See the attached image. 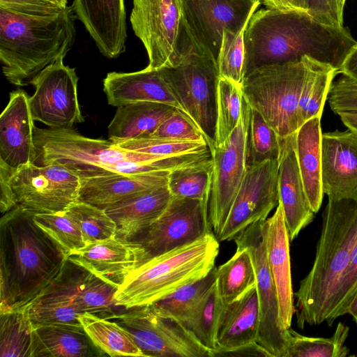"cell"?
I'll use <instances>...</instances> for the list:
<instances>
[{"label":"cell","mask_w":357,"mask_h":357,"mask_svg":"<svg viewBox=\"0 0 357 357\" xmlns=\"http://www.w3.org/2000/svg\"><path fill=\"white\" fill-rule=\"evenodd\" d=\"M57 282L75 302L81 313L108 317L118 307L114 295L118 286L67 259Z\"/></svg>","instance_id":"obj_26"},{"label":"cell","mask_w":357,"mask_h":357,"mask_svg":"<svg viewBox=\"0 0 357 357\" xmlns=\"http://www.w3.org/2000/svg\"><path fill=\"white\" fill-rule=\"evenodd\" d=\"M219 241L213 233L152 257L119 284L116 305L123 309L151 305L181 287L206 275L214 267Z\"/></svg>","instance_id":"obj_6"},{"label":"cell","mask_w":357,"mask_h":357,"mask_svg":"<svg viewBox=\"0 0 357 357\" xmlns=\"http://www.w3.org/2000/svg\"><path fill=\"white\" fill-rule=\"evenodd\" d=\"M79 320L92 342L104 355L144 356L130 333L114 320L89 312L81 314Z\"/></svg>","instance_id":"obj_32"},{"label":"cell","mask_w":357,"mask_h":357,"mask_svg":"<svg viewBox=\"0 0 357 357\" xmlns=\"http://www.w3.org/2000/svg\"><path fill=\"white\" fill-rule=\"evenodd\" d=\"M357 291V245L354 249L349 263L344 272L335 296L331 324L347 314V307Z\"/></svg>","instance_id":"obj_48"},{"label":"cell","mask_w":357,"mask_h":357,"mask_svg":"<svg viewBox=\"0 0 357 357\" xmlns=\"http://www.w3.org/2000/svg\"><path fill=\"white\" fill-rule=\"evenodd\" d=\"M173 197L168 186L132 197L105 209L116 225V236L134 241L164 212Z\"/></svg>","instance_id":"obj_27"},{"label":"cell","mask_w":357,"mask_h":357,"mask_svg":"<svg viewBox=\"0 0 357 357\" xmlns=\"http://www.w3.org/2000/svg\"><path fill=\"white\" fill-rule=\"evenodd\" d=\"M176 108L154 102H137L117 107L109 124V140L119 143L151 135Z\"/></svg>","instance_id":"obj_31"},{"label":"cell","mask_w":357,"mask_h":357,"mask_svg":"<svg viewBox=\"0 0 357 357\" xmlns=\"http://www.w3.org/2000/svg\"><path fill=\"white\" fill-rule=\"evenodd\" d=\"M130 21L146 50L148 68H173L202 52L189 29L182 0H132Z\"/></svg>","instance_id":"obj_8"},{"label":"cell","mask_w":357,"mask_h":357,"mask_svg":"<svg viewBox=\"0 0 357 357\" xmlns=\"http://www.w3.org/2000/svg\"><path fill=\"white\" fill-rule=\"evenodd\" d=\"M209 233L213 232L208 202L173 197L162 215L133 241L143 248L147 261Z\"/></svg>","instance_id":"obj_14"},{"label":"cell","mask_w":357,"mask_h":357,"mask_svg":"<svg viewBox=\"0 0 357 357\" xmlns=\"http://www.w3.org/2000/svg\"><path fill=\"white\" fill-rule=\"evenodd\" d=\"M72 6L59 14L36 16L0 7V60L7 80L18 86L31 84L59 59L75 39Z\"/></svg>","instance_id":"obj_4"},{"label":"cell","mask_w":357,"mask_h":357,"mask_svg":"<svg viewBox=\"0 0 357 357\" xmlns=\"http://www.w3.org/2000/svg\"><path fill=\"white\" fill-rule=\"evenodd\" d=\"M79 178L63 165L29 163L17 169L0 166V210L19 206L34 213L66 211L77 201Z\"/></svg>","instance_id":"obj_9"},{"label":"cell","mask_w":357,"mask_h":357,"mask_svg":"<svg viewBox=\"0 0 357 357\" xmlns=\"http://www.w3.org/2000/svg\"><path fill=\"white\" fill-rule=\"evenodd\" d=\"M337 74V68L331 64L310 57L298 103L301 126L312 118L321 119L331 85Z\"/></svg>","instance_id":"obj_34"},{"label":"cell","mask_w":357,"mask_h":357,"mask_svg":"<svg viewBox=\"0 0 357 357\" xmlns=\"http://www.w3.org/2000/svg\"><path fill=\"white\" fill-rule=\"evenodd\" d=\"M250 106L243 98L240 120L229 136L211 151L213 177L208 219L215 237L220 233L248 170Z\"/></svg>","instance_id":"obj_12"},{"label":"cell","mask_w":357,"mask_h":357,"mask_svg":"<svg viewBox=\"0 0 357 357\" xmlns=\"http://www.w3.org/2000/svg\"><path fill=\"white\" fill-rule=\"evenodd\" d=\"M215 282V267L204 277L181 287L151 305L158 313L181 324Z\"/></svg>","instance_id":"obj_40"},{"label":"cell","mask_w":357,"mask_h":357,"mask_svg":"<svg viewBox=\"0 0 357 357\" xmlns=\"http://www.w3.org/2000/svg\"><path fill=\"white\" fill-rule=\"evenodd\" d=\"M33 326L71 324L81 326L82 314L73 298L52 283L36 299L27 305Z\"/></svg>","instance_id":"obj_35"},{"label":"cell","mask_w":357,"mask_h":357,"mask_svg":"<svg viewBox=\"0 0 357 357\" xmlns=\"http://www.w3.org/2000/svg\"><path fill=\"white\" fill-rule=\"evenodd\" d=\"M278 158V190L290 241L314 218L300 173L296 153V133L280 138Z\"/></svg>","instance_id":"obj_22"},{"label":"cell","mask_w":357,"mask_h":357,"mask_svg":"<svg viewBox=\"0 0 357 357\" xmlns=\"http://www.w3.org/2000/svg\"><path fill=\"white\" fill-rule=\"evenodd\" d=\"M9 98L0 116V166L17 169L34 160L35 126L27 94L19 89Z\"/></svg>","instance_id":"obj_18"},{"label":"cell","mask_w":357,"mask_h":357,"mask_svg":"<svg viewBox=\"0 0 357 357\" xmlns=\"http://www.w3.org/2000/svg\"><path fill=\"white\" fill-rule=\"evenodd\" d=\"M347 314H350L357 324V291L347 307Z\"/></svg>","instance_id":"obj_55"},{"label":"cell","mask_w":357,"mask_h":357,"mask_svg":"<svg viewBox=\"0 0 357 357\" xmlns=\"http://www.w3.org/2000/svg\"><path fill=\"white\" fill-rule=\"evenodd\" d=\"M278 160H268L248 167L225 223L216 237L233 240L250 225L265 220L279 202Z\"/></svg>","instance_id":"obj_16"},{"label":"cell","mask_w":357,"mask_h":357,"mask_svg":"<svg viewBox=\"0 0 357 357\" xmlns=\"http://www.w3.org/2000/svg\"><path fill=\"white\" fill-rule=\"evenodd\" d=\"M357 245V190L341 198L328 197L313 265L301 281L296 298L297 324L331 326L335 296Z\"/></svg>","instance_id":"obj_3"},{"label":"cell","mask_w":357,"mask_h":357,"mask_svg":"<svg viewBox=\"0 0 357 357\" xmlns=\"http://www.w3.org/2000/svg\"><path fill=\"white\" fill-rule=\"evenodd\" d=\"M79 227L86 244L116 236L115 222L105 209L76 201L66 211Z\"/></svg>","instance_id":"obj_43"},{"label":"cell","mask_w":357,"mask_h":357,"mask_svg":"<svg viewBox=\"0 0 357 357\" xmlns=\"http://www.w3.org/2000/svg\"><path fill=\"white\" fill-rule=\"evenodd\" d=\"M17 206L0 220V313L25 307L61 273L63 249Z\"/></svg>","instance_id":"obj_2"},{"label":"cell","mask_w":357,"mask_h":357,"mask_svg":"<svg viewBox=\"0 0 357 357\" xmlns=\"http://www.w3.org/2000/svg\"><path fill=\"white\" fill-rule=\"evenodd\" d=\"M57 4H59L62 6H68V0H47Z\"/></svg>","instance_id":"obj_60"},{"label":"cell","mask_w":357,"mask_h":357,"mask_svg":"<svg viewBox=\"0 0 357 357\" xmlns=\"http://www.w3.org/2000/svg\"><path fill=\"white\" fill-rule=\"evenodd\" d=\"M0 356L31 357L33 326L27 305L0 313Z\"/></svg>","instance_id":"obj_37"},{"label":"cell","mask_w":357,"mask_h":357,"mask_svg":"<svg viewBox=\"0 0 357 357\" xmlns=\"http://www.w3.org/2000/svg\"><path fill=\"white\" fill-rule=\"evenodd\" d=\"M161 70L184 112L204 135L211 151L215 147L216 95L220 78L217 61L197 52L179 65Z\"/></svg>","instance_id":"obj_10"},{"label":"cell","mask_w":357,"mask_h":357,"mask_svg":"<svg viewBox=\"0 0 357 357\" xmlns=\"http://www.w3.org/2000/svg\"><path fill=\"white\" fill-rule=\"evenodd\" d=\"M306 11L324 24L344 26L343 17L339 13L335 0H307Z\"/></svg>","instance_id":"obj_51"},{"label":"cell","mask_w":357,"mask_h":357,"mask_svg":"<svg viewBox=\"0 0 357 357\" xmlns=\"http://www.w3.org/2000/svg\"><path fill=\"white\" fill-rule=\"evenodd\" d=\"M63 59H59L36 77L31 84L35 93L29 98L34 121L53 128H71L84 121L78 101V77L75 68L63 63Z\"/></svg>","instance_id":"obj_15"},{"label":"cell","mask_w":357,"mask_h":357,"mask_svg":"<svg viewBox=\"0 0 357 357\" xmlns=\"http://www.w3.org/2000/svg\"><path fill=\"white\" fill-rule=\"evenodd\" d=\"M267 8H277L273 0H258Z\"/></svg>","instance_id":"obj_59"},{"label":"cell","mask_w":357,"mask_h":357,"mask_svg":"<svg viewBox=\"0 0 357 357\" xmlns=\"http://www.w3.org/2000/svg\"><path fill=\"white\" fill-rule=\"evenodd\" d=\"M170 170L112 174L80 179L77 201L102 209L168 185Z\"/></svg>","instance_id":"obj_23"},{"label":"cell","mask_w":357,"mask_h":357,"mask_svg":"<svg viewBox=\"0 0 357 357\" xmlns=\"http://www.w3.org/2000/svg\"><path fill=\"white\" fill-rule=\"evenodd\" d=\"M337 73L357 82V44L346 56Z\"/></svg>","instance_id":"obj_53"},{"label":"cell","mask_w":357,"mask_h":357,"mask_svg":"<svg viewBox=\"0 0 357 357\" xmlns=\"http://www.w3.org/2000/svg\"><path fill=\"white\" fill-rule=\"evenodd\" d=\"M114 144L125 150L159 157H171L210 150L206 142H193L153 136L138 137Z\"/></svg>","instance_id":"obj_45"},{"label":"cell","mask_w":357,"mask_h":357,"mask_svg":"<svg viewBox=\"0 0 357 357\" xmlns=\"http://www.w3.org/2000/svg\"><path fill=\"white\" fill-rule=\"evenodd\" d=\"M289 242L282 206L278 202L273 215L265 220V243L267 262L277 291L280 319L288 329L291 328L296 312Z\"/></svg>","instance_id":"obj_24"},{"label":"cell","mask_w":357,"mask_h":357,"mask_svg":"<svg viewBox=\"0 0 357 357\" xmlns=\"http://www.w3.org/2000/svg\"><path fill=\"white\" fill-rule=\"evenodd\" d=\"M0 7L20 14L47 16L61 13L69 6L47 0H0Z\"/></svg>","instance_id":"obj_50"},{"label":"cell","mask_w":357,"mask_h":357,"mask_svg":"<svg viewBox=\"0 0 357 357\" xmlns=\"http://www.w3.org/2000/svg\"><path fill=\"white\" fill-rule=\"evenodd\" d=\"M289 3L292 9L307 10V0H289Z\"/></svg>","instance_id":"obj_56"},{"label":"cell","mask_w":357,"mask_h":357,"mask_svg":"<svg viewBox=\"0 0 357 357\" xmlns=\"http://www.w3.org/2000/svg\"><path fill=\"white\" fill-rule=\"evenodd\" d=\"M212 156L170 172L168 188L173 197L209 202L213 177Z\"/></svg>","instance_id":"obj_38"},{"label":"cell","mask_w":357,"mask_h":357,"mask_svg":"<svg viewBox=\"0 0 357 357\" xmlns=\"http://www.w3.org/2000/svg\"><path fill=\"white\" fill-rule=\"evenodd\" d=\"M182 3L198 50L216 61L223 31L241 29L261 4L258 0H182Z\"/></svg>","instance_id":"obj_17"},{"label":"cell","mask_w":357,"mask_h":357,"mask_svg":"<svg viewBox=\"0 0 357 357\" xmlns=\"http://www.w3.org/2000/svg\"><path fill=\"white\" fill-rule=\"evenodd\" d=\"M291 338L284 357H345L349 351L344 345L349 327L340 322L331 337L300 335L289 328Z\"/></svg>","instance_id":"obj_39"},{"label":"cell","mask_w":357,"mask_h":357,"mask_svg":"<svg viewBox=\"0 0 357 357\" xmlns=\"http://www.w3.org/2000/svg\"><path fill=\"white\" fill-rule=\"evenodd\" d=\"M242 86L220 77L216 95L215 146L222 144L236 127L242 112Z\"/></svg>","instance_id":"obj_41"},{"label":"cell","mask_w":357,"mask_h":357,"mask_svg":"<svg viewBox=\"0 0 357 357\" xmlns=\"http://www.w3.org/2000/svg\"><path fill=\"white\" fill-rule=\"evenodd\" d=\"M310 57L256 68L243 79L244 100L280 138L296 133L301 127L298 103Z\"/></svg>","instance_id":"obj_7"},{"label":"cell","mask_w":357,"mask_h":357,"mask_svg":"<svg viewBox=\"0 0 357 357\" xmlns=\"http://www.w3.org/2000/svg\"><path fill=\"white\" fill-rule=\"evenodd\" d=\"M103 90L108 104L119 107L137 102L168 104L185 113L161 69L107 73ZM188 115V114H187Z\"/></svg>","instance_id":"obj_25"},{"label":"cell","mask_w":357,"mask_h":357,"mask_svg":"<svg viewBox=\"0 0 357 357\" xmlns=\"http://www.w3.org/2000/svg\"><path fill=\"white\" fill-rule=\"evenodd\" d=\"M277 8L292 9L289 5V0H273Z\"/></svg>","instance_id":"obj_57"},{"label":"cell","mask_w":357,"mask_h":357,"mask_svg":"<svg viewBox=\"0 0 357 357\" xmlns=\"http://www.w3.org/2000/svg\"><path fill=\"white\" fill-rule=\"evenodd\" d=\"M33 219L68 255L86 245L79 227L66 211L35 213Z\"/></svg>","instance_id":"obj_46"},{"label":"cell","mask_w":357,"mask_h":357,"mask_svg":"<svg viewBox=\"0 0 357 357\" xmlns=\"http://www.w3.org/2000/svg\"><path fill=\"white\" fill-rule=\"evenodd\" d=\"M106 318L128 331L144 356L213 357L178 321L151 305L124 309Z\"/></svg>","instance_id":"obj_11"},{"label":"cell","mask_w":357,"mask_h":357,"mask_svg":"<svg viewBox=\"0 0 357 357\" xmlns=\"http://www.w3.org/2000/svg\"><path fill=\"white\" fill-rule=\"evenodd\" d=\"M335 2L340 16L343 17V13L346 0H335Z\"/></svg>","instance_id":"obj_58"},{"label":"cell","mask_w":357,"mask_h":357,"mask_svg":"<svg viewBox=\"0 0 357 357\" xmlns=\"http://www.w3.org/2000/svg\"><path fill=\"white\" fill-rule=\"evenodd\" d=\"M343 124L357 134V112H344L337 114Z\"/></svg>","instance_id":"obj_54"},{"label":"cell","mask_w":357,"mask_h":357,"mask_svg":"<svg viewBox=\"0 0 357 357\" xmlns=\"http://www.w3.org/2000/svg\"><path fill=\"white\" fill-rule=\"evenodd\" d=\"M259 323L257 292L254 286L236 301L224 303L217 329V349L257 342Z\"/></svg>","instance_id":"obj_28"},{"label":"cell","mask_w":357,"mask_h":357,"mask_svg":"<svg viewBox=\"0 0 357 357\" xmlns=\"http://www.w3.org/2000/svg\"><path fill=\"white\" fill-rule=\"evenodd\" d=\"M35 158L32 163L64 166L80 179L112 174H139L151 171L149 163L174 157H159L125 150L110 140L91 139L72 128H38L33 131Z\"/></svg>","instance_id":"obj_5"},{"label":"cell","mask_w":357,"mask_h":357,"mask_svg":"<svg viewBox=\"0 0 357 357\" xmlns=\"http://www.w3.org/2000/svg\"><path fill=\"white\" fill-rule=\"evenodd\" d=\"M68 259L119 287L132 271L146 261V255L138 243L116 236L86 244L68 255Z\"/></svg>","instance_id":"obj_19"},{"label":"cell","mask_w":357,"mask_h":357,"mask_svg":"<svg viewBox=\"0 0 357 357\" xmlns=\"http://www.w3.org/2000/svg\"><path fill=\"white\" fill-rule=\"evenodd\" d=\"M321 118L304 123L296 132V153L307 198L312 211L320 209L324 193L322 186Z\"/></svg>","instance_id":"obj_30"},{"label":"cell","mask_w":357,"mask_h":357,"mask_svg":"<svg viewBox=\"0 0 357 357\" xmlns=\"http://www.w3.org/2000/svg\"><path fill=\"white\" fill-rule=\"evenodd\" d=\"M245 75L268 65L309 56L338 70L357 44L349 29L320 22L307 12L266 8L256 10L244 33Z\"/></svg>","instance_id":"obj_1"},{"label":"cell","mask_w":357,"mask_h":357,"mask_svg":"<svg viewBox=\"0 0 357 357\" xmlns=\"http://www.w3.org/2000/svg\"><path fill=\"white\" fill-rule=\"evenodd\" d=\"M265 220L257 222L233 240L250 252L256 273L260 323L257 342L271 357H284L291 333L282 324L275 286L268 265L265 243Z\"/></svg>","instance_id":"obj_13"},{"label":"cell","mask_w":357,"mask_h":357,"mask_svg":"<svg viewBox=\"0 0 357 357\" xmlns=\"http://www.w3.org/2000/svg\"><path fill=\"white\" fill-rule=\"evenodd\" d=\"M149 136L207 142L196 123L188 115L178 109Z\"/></svg>","instance_id":"obj_47"},{"label":"cell","mask_w":357,"mask_h":357,"mask_svg":"<svg viewBox=\"0 0 357 357\" xmlns=\"http://www.w3.org/2000/svg\"><path fill=\"white\" fill-rule=\"evenodd\" d=\"M104 356L81 326L43 324L33 326L31 357Z\"/></svg>","instance_id":"obj_29"},{"label":"cell","mask_w":357,"mask_h":357,"mask_svg":"<svg viewBox=\"0 0 357 357\" xmlns=\"http://www.w3.org/2000/svg\"><path fill=\"white\" fill-rule=\"evenodd\" d=\"M224 303L215 283L181 323L194 337L212 354L218 349L216 334Z\"/></svg>","instance_id":"obj_36"},{"label":"cell","mask_w":357,"mask_h":357,"mask_svg":"<svg viewBox=\"0 0 357 357\" xmlns=\"http://www.w3.org/2000/svg\"><path fill=\"white\" fill-rule=\"evenodd\" d=\"M322 186L324 195L341 198L357 190V134L350 130L322 133Z\"/></svg>","instance_id":"obj_21"},{"label":"cell","mask_w":357,"mask_h":357,"mask_svg":"<svg viewBox=\"0 0 357 357\" xmlns=\"http://www.w3.org/2000/svg\"><path fill=\"white\" fill-rule=\"evenodd\" d=\"M248 22L238 31H223L217 59L220 77L226 78L241 86L245 76L244 33Z\"/></svg>","instance_id":"obj_44"},{"label":"cell","mask_w":357,"mask_h":357,"mask_svg":"<svg viewBox=\"0 0 357 357\" xmlns=\"http://www.w3.org/2000/svg\"><path fill=\"white\" fill-rule=\"evenodd\" d=\"M280 137L266 123L261 115L250 107L248 128V167L278 159L280 153Z\"/></svg>","instance_id":"obj_42"},{"label":"cell","mask_w":357,"mask_h":357,"mask_svg":"<svg viewBox=\"0 0 357 357\" xmlns=\"http://www.w3.org/2000/svg\"><path fill=\"white\" fill-rule=\"evenodd\" d=\"M73 12L94 40L100 53L114 59L126 50L124 0H74Z\"/></svg>","instance_id":"obj_20"},{"label":"cell","mask_w":357,"mask_h":357,"mask_svg":"<svg viewBox=\"0 0 357 357\" xmlns=\"http://www.w3.org/2000/svg\"><path fill=\"white\" fill-rule=\"evenodd\" d=\"M215 284L222 302L231 303L256 284V273L248 250L236 245L234 255L215 268Z\"/></svg>","instance_id":"obj_33"},{"label":"cell","mask_w":357,"mask_h":357,"mask_svg":"<svg viewBox=\"0 0 357 357\" xmlns=\"http://www.w3.org/2000/svg\"><path fill=\"white\" fill-rule=\"evenodd\" d=\"M271 357L270 354L257 342L245 344L228 349H216L213 352V357Z\"/></svg>","instance_id":"obj_52"},{"label":"cell","mask_w":357,"mask_h":357,"mask_svg":"<svg viewBox=\"0 0 357 357\" xmlns=\"http://www.w3.org/2000/svg\"><path fill=\"white\" fill-rule=\"evenodd\" d=\"M327 101L335 114L357 112V82L342 75L333 81Z\"/></svg>","instance_id":"obj_49"}]
</instances>
